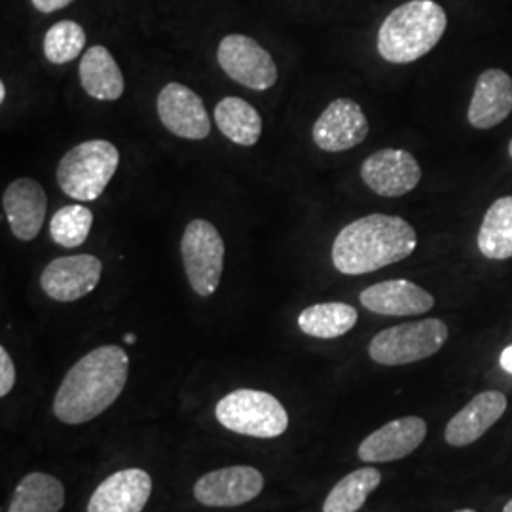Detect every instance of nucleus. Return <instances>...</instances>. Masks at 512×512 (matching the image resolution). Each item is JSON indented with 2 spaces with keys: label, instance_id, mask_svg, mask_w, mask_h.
Returning <instances> with one entry per match:
<instances>
[{
  "label": "nucleus",
  "instance_id": "nucleus-1",
  "mask_svg": "<svg viewBox=\"0 0 512 512\" xmlns=\"http://www.w3.org/2000/svg\"><path fill=\"white\" fill-rule=\"evenodd\" d=\"M129 357L120 346H101L67 372L54 399L55 418L67 425L95 420L128 384Z\"/></svg>",
  "mask_w": 512,
  "mask_h": 512
},
{
  "label": "nucleus",
  "instance_id": "nucleus-2",
  "mask_svg": "<svg viewBox=\"0 0 512 512\" xmlns=\"http://www.w3.org/2000/svg\"><path fill=\"white\" fill-rule=\"evenodd\" d=\"M416 247V230L406 220L368 215L353 220L336 236L332 262L340 274H370L408 258Z\"/></svg>",
  "mask_w": 512,
  "mask_h": 512
},
{
  "label": "nucleus",
  "instance_id": "nucleus-3",
  "mask_svg": "<svg viewBox=\"0 0 512 512\" xmlns=\"http://www.w3.org/2000/svg\"><path fill=\"white\" fill-rule=\"evenodd\" d=\"M444 8L433 0H410L385 18L378 33V52L385 61L404 65L429 54L446 31Z\"/></svg>",
  "mask_w": 512,
  "mask_h": 512
},
{
  "label": "nucleus",
  "instance_id": "nucleus-4",
  "mask_svg": "<svg viewBox=\"0 0 512 512\" xmlns=\"http://www.w3.org/2000/svg\"><path fill=\"white\" fill-rule=\"evenodd\" d=\"M120 152L109 141L93 139L71 148L57 165L59 188L76 202H93L109 186Z\"/></svg>",
  "mask_w": 512,
  "mask_h": 512
},
{
  "label": "nucleus",
  "instance_id": "nucleus-5",
  "mask_svg": "<svg viewBox=\"0 0 512 512\" xmlns=\"http://www.w3.org/2000/svg\"><path fill=\"white\" fill-rule=\"evenodd\" d=\"M215 416L232 433L275 439L289 427V414L274 395L256 389H236L220 399Z\"/></svg>",
  "mask_w": 512,
  "mask_h": 512
},
{
  "label": "nucleus",
  "instance_id": "nucleus-6",
  "mask_svg": "<svg viewBox=\"0 0 512 512\" xmlns=\"http://www.w3.org/2000/svg\"><path fill=\"white\" fill-rule=\"evenodd\" d=\"M448 336L450 330L440 319L403 323L378 332L368 346V355L378 365H412L439 353Z\"/></svg>",
  "mask_w": 512,
  "mask_h": 512
},
{
  "label": "nucleus",
  "instance_id": "nucleus-7",
  "mask_svg": "<svg viewBox=\"0 0 512 512\" xmlns=\"http://www.w3.org/2000/svg\"><path fill=\"white\" fill-rule=\"evenodd\" d=\"M184 272L192 291L198 296H211L219 289L224 270V239L207 220H190L181 241Z\"/></svg>",
  "mask_w": 512,
  "mask_h": 512
},
{
  "label": "nucleus",
  "instance_id": "nucleus-8",
  "mask_svg": "<svg viewBox=\"0 0 512 512\" xmlns=\"http://www.w3.org/2000/svg\"><path fill=\"white\" fill-rule=\"evenodd\" d=\"M220 69L234 82L255 92H266L277 82V65L255 38L228 35L222 38L217 52Z\"/></svg>",
  "mask_w": 512,
  "mask_h": 512
},
{
  "label": "nucleus",
  "instance_id": "nucleus-9",
  "mask_svg": "<svg viewBox=\"0 0 512 512\" xmlns=\"http://www.w3.org/2000/svg\"><path fill=\"white\" fill-rule=\"evenodd\" d=\"M361 179L374 194L399 198L420 184L421 167L403 148H384L366 158L361 165Z\"/></svg>",
  "mask_w": 512,
  "mask_h": 512
},
{
  "label": "nucleus",
  "instance_id": "nucleus-10",
  "mask_svg": "<svg viewBox=\"0 0 512 512\" xmlns=\"http://www.w3.org/2000/svg\"><path fill=\"white\" fill-rule=\"evenodd\" d=\"M264 490V476L249 465H234L211 471L194 484V497L205 507H239Z\"/></svg>",
  "mask_w": 512,
  "mask_h": 512
},
{
  "label": "nucleus",
  "instance_id": "nucleus-11",
  "mask_svg": "<svg viewBox=\"0 0 512 512\" xmlns=\"http://www.w3.org/2000/svg\"><path fill=\"white\" fill-rule=\"evenodd\" d=\"M103 264L97 256H59L40 275V287L55 302H74L99 285Z\"/></svg>",
  "mask_w": 512,
  "mask_h": 512
},
{
  "label": "nucleus",
  "instance_id": "nucleus-12",
  "mask_svg": "<svg viewBox=\"0 0 512 512\" xmlns=\"http://www.w3.org/2000/svg\"><path fill=\"white\" fill-rule=\"evenodd\" d=\"M368 135V120L353 99L332 101L311 129L313 143L325 152H344L361 145Z\"/></svg>",
  "mask_w": 512,
  "mask_h": 512
},
{
  "label": "nucleus",
  "instance_id": "nucleus-13",
  "mask_svg": "<svg viewBox=\"0 0 512 512\" xmlns=\"http://www.w3.org/2000/svg\"><path fill=\"white\" fill-rule=\"evenodd\" d=\"M158 114L164 128L181 139L202 141L211 133V120L200 95L179 82H169L158 95Z\"/></svg>",
  "mask_w": 512,
  "mask_h": 512
},
{
  "label": "nucleus",
  "instance_id": "nucleus-14",
  "mask_svg": "<svg viewBox=\"0 0 512 512\" xmlns=\"http://www.w3.org/2000/svg\"><path fill=\"white\" fill-rule=\"evenodd\" d=\"M427 437V423L418 416L389 421L359 446V459L365 463H389L416 452Z\"/></svg>",
  "mask_w": 512,
  "mask_h": 512
},
{
  "label": "nucleus",
  "instance_id": "nucleus-15",
  "mask_svg": "<svg viewBox=\"0 0 512 512\" xmlns=\"http://www.w3.org/2000/svg\"><path fill=\"white\" fill-rule=\"evenodd\" d=\"M4 217L10 224L12 234L19 241H31L38 236L48 209V198L44 188L31 177H21L2 194Z\"/></svg>",
  "mask_w": 512,
  "mask_h": 512
},
{
  "label": "nucleus",
  "instance_id": "nucleus-16",
  "mask_svg": "<svg viewBox=\"0 0 512 512\" xmlns=\"http://www.w3.org/2000/svg\"><path fill=\"white\" fill-rule=\"evenodd\" d=\"M152 494V478L143 469H122L93 492L88 512H143Z\"/></svg>",
  "mask_w": 512,
  "mask_h": 512
},
{
  "label": "nucleus",
  "instance_id": "nucleus-17",
  "mask_svg": "<svg viewBox=\"0 0 512 512\" xmlns=\"http://www.w3.org/2000/svg\"><path fill=\"white\" fill-rule=\"evenodd\" d=\"M505 410L507 397L501 391H482L448 421L444 439L454 448L469 446L484 437L486 431L501 420Z\"/></svg>",
  "mask_w": 512,
  "mask_h": 512
},
{
  "label": "nucleus",
  "instance_id": "nucleus-18",
  "mask_svg": "<svg viewBox=\"0 0 512 512\" xmlns=\"http://www.w3.org/2000/svg\"><path fill=\"white\" fill-rule=\"evenodd\" d=\"M361 304L366 310L389 317H408L421 315L433 310V294L421 289L420 285L406 279L382 281L361 293Z\"/></svg>",
  "mask_w": 512,
  "mask_h": 512
},
{
  "label": "nucleus",
  "instance_id": "nucleus-19",
  "mask_svg": "<svg viewBox=\"0 0 512 512\" xmlns=\"http://www.w3.org/2000/svg\"><path fill=\"white\" fill-rule=\"evenodd\" d=\"M512 112V78L501 69H488L478 76L467 110L469 124L476 129L499 126Z\"/></svg>",
  "mask_w": 512,
  "mask_h": 512
},
{
  "label": "nucleus",
  "instance_id": "nucleus-20",
  "mask_svg": "<svg viewBox=\"0 0 512 512\" xmlns=\"http://www.w3.org/2000/svg\"><path fill=\"white\" fill-rule=\"evenodd\" d=\"M78 73L84 92L97 101H116L126 88L124 74L105 46H92L82 57Z\"/></svg>",
  "mask_w": 512,
  "mask_h": 512
},
{
  "label": "nucleus",
  "instance_id": "nucleus-21",
  "mask_svg": "<svg viewBox=\"0 0 512 512\" xmlns=\"http://www.w3.org/2000/svg\"><path fill=\"white\" fill-rule=\"evenodd\" d=\"M63 505V482L46 473H31L16 486L8 512H59Z\"/></svg>",
  "mask_w": 512,
  "mask_h": 512
},
{
  "label": "nucleus",
  "instance_id": "nucleus-22",
  "mask_svg": "<svg viewBox=\"0 0 512 512\" xmlns=\"http://www.w3.org/2000/svg\"><path fill=\"white\" fill-rule=\"evenodd\" d=\"M215 122L220 133L239 147H253L262 135L258 110L241 97H224L215 107Z\"/></svg>",
  "mask_w": 512,
  "mask_h": 512
},
{
  "label": "nucleus",
  "instance_id": "nucleus-23",
  "mask_svg": "<svg viewBox=\"0 0 512 512\" xmlns=\"http://www.w3.org/2000/svg\"><path fill=\"white\" fill-rule=\"evenodd\" d=\"M478 249L490 260L512 258V196L495 200L478 230Z\"/></svg>",
  "mask_w": 512,
  "mask_h": 512
},
{
  "label": "nucleus",
  "instance_id": "nucleus-24",
  "mask_svg": "<svg viewBox=\"0 0 512 512\" xmlns=\"http://www.w3.org/2000/svg\"><path fill=\"white\" fill-rule=\"evenodd\" d=\"M359 321V313L344 302L315 304L298 315V327L313 338L332 340L348 334Z\"/></svg>",
  "mask_w": 512,
  "mask_h": 512
},
{
  "label": "nucleus",
  "instance_id": "nucleus-25",
  "mask_svg": "<svg viewBox=\"0 0 512 512\" xmlns=\"http://www.w3.org/2000/svg\"><path fill=\"white\" fill-rule=\"evenodd\" d=\"M382 473L374 467L357 469L344 476L327 495L323 512H359L366 499L380 486Z\"/></svg>",
  "mask_w": 512,
  "mask_h": 512
},
{
  "label": "nucleus",
  "instance_id": "nucleus-26",
  "mask_svg": "<svg viewBox=\"0 0 512 512\" xmlns=\"http://www.w3.org/2000/svg\"><path fill=\"white\" fill-rule=\"evenodd\" d=\"M93 226V213L84 205H65L50 220V236L65 249L80 247Z\"/></svg>",
  "mask_w": 512,
  "mask_h": 512
},
{
  "label": "nucleus",
  "instance_id": "nucleus-27",
  "mask_svg": "<svg viewBox=\"0 0 512 512\" xmlns=\"http://www.w3.org/2000/svg\"><path fill=\"white\" fill-rule=\"evenodd\" d=\"M86 33L76 21H59L52 25L44 37V55L54 65L71 63L84 52Z\"/></svg>",
  "mask_w": 512,
  "mask_h": 512
},
{
  "label": "nucleus",
  "instance_id": "nucleus-28",
  "mask_svg": "<svg viewBox=\"0 0 512 512\" xmlns=\"http://www.w3.org/2000/svg\"><path fill=\"white\" fill-rule=\"evenodd\" d=\"M16 385V366L6 348H0V397H6Z\"/></svg>",
  "mask_w": 512,
  "mask_h": 512
},
{
  "label": "nucleus",
  "instance_id": "nucleus-29",
  "mask_svg": "<svg viewBox=\"0 0 512 512\" xmlns=\"http://www.w3.org/2000/svg\"><path fill=\"white\" fill-rule=\"evenodd\" d=\"M73 2L74 0H33V6L42 14H52V12H57V10L67 8Z\"/></svg>",
  "mask_w": 512,
  "mask_h": 512
},
{
  "label": "nucleus",
  "instance_id": "nucleus-30",
  "mask_svg": "<svg viewBox=\"0 0 512 512\" xmlns=\"http://www.w3.org/2000/svg\"><path fill=\"white\" fill-rule=\"evenodd\" d=\"M499 365H501V368H503L505 372L512 374V346L503 349V353H501V357H499Z\"/></svg>",
  "mask_w": 512,
  "mask_h": 512
},
{
  "label": "nucleus",
  "instance_id": "nucleus-31",
  "mask_svg": "<svg viewBox=\"0 0 512 512\" xmlns=\"http://www.w3.org/2000/svg\"><path fill=\"white\" fill-rule=\"evenodd\" d=\"M4 101H6V84L0 82V103H4Z\"/></svg>",
  "mask_w": 512,
  "mask_h": 512
},
{
  "label": "nucleus",
  "instance_id": "nucleus-32",
  "mask_svg": "<svg viewBox=\"0 0 512 512\" xmlns=\"http://www.w3.org/2000/svg\"><path fill=\"white\" fill-rule=\"evenodd\" d=\"M124 340H126L128 344H135V336H133V334H126V336H124Z\"/></svg>",
  "mask_w": 512,
  "mask_h": 512
},
{
  "label": "nucleus",
  "instance_id": "nucleus-33",
  "mask_svg": "<svg viewBox=\"0 0 512 512\" xmlns=\"http://www.w3.org/2000/svg\"><path fill=\"white\" fill-rule=\"evenodd\" d=\"M503 512H512V499L503 507Z\"/></svg>",
  "mask_w": 512,
  "mask_h": 512
},
{
  "label": "nucleus",
  "instance_id": "nucleus-34",
  "mask_svg": "<svg viewBox=\"0 0 512 512\" xmlns=\"http://www.w3.org/2000/svg\"><path fill=\"white\" fill-rule=\"evenodd\" d=\"M456 512H476V511H473V509H461V511H456Z\"/></svg>",
  "mask_w": 512,
  "mask_h": 512
},
{
  "label": "nucleus",
  "instance_id": "nucleus-35",
  "mask_svg": "<svg viewBox=\"0 0 512 512\" xmlns=\"http://www.w3.org/2000/svg\"><path fill=\"white\" fill-rule=\"evenodd\" d=\"M509 154H511V158H512V139H511V145H509Z\"/></svg>",
  "mask_w": 512,
  "mask_h": 512
}]
</instances>
